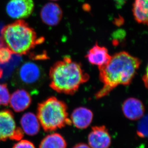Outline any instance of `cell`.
<instances>
[{
    "instance_id": "obj_9",
    "label": "cell",
    "mask_w": 148,
    "mask_h": 148,
    "mask_svg": "<svg viewBox=\"0 0 148 148\" xmlns=\"http://www.w3.org/2000/svg\"><path fill=\"white\" fill-rule=\"evenodd\" d=\"M63 16L61 7L56 3H48L42 7L40 17L42 22L49 26H55L60 22Z\"/></svg>"
},
{
    "instance_id": "obj_23",
    "label": "cell",
    "mask_w": 148,
    "mask_h": 148,
    "mask_svg": "<svg viewBox=\"0 0 148 148\" xmlns=\"http://www.w3.org/2000/svg\"><path fill=\"white\" fill-rule=\"evenodd\" d=\"M2 73H2V71H1V69H0V77H1V75H2Z\"/></svg>"
},
{
    "instance_id": "obj_8",
    "label": "cell",
    "mask_w": 148,
    "mask_h": 148,
    "mask_svg": "<svg viewBox=\"0 0 148 148\" xmlns=\"http://www.w3.org/2000/svg\"><path fill=\"white\" fill-rule=\"evenodd\" d=\"M88 142L91 148H108L111 143V137L106 126H95L88 135Z\"/></svg>"
},
{
    "instance_id": "obj_5",
    "label": "cell",
    "mask_w": 148,
    "mask_h": 148,
    "mask_svg": "<svg viewBox=\"0 0 148 148\" xmlns=\"http://www.w3.org/2000/svg\"><path fill=\"white\" fill-rule=\"evenodd\" d=\"M24 136L21 128L17 127L14 116L11 111H0V141L8 139L19 140Z\"/></svg>"
},
{
    "instance_id": "obj_17",
    "label": "cell",
    "mask_w": 148,
    "mask_h": 148,
    "mask_svg": "<svg viewBox=\"0 0 148 148\" xmlns=\"http://www.w3.org/2000/svg\"><path fill=\"white\" fill-rule=\"evenodd\" d=\"M139 120L137 125V135L141 138H146L148 136V116H143Z\"/></svg>"
},
{
    "instance_id": "obj_3",
    "label": "cell",
    "mask_w": 148,
    "mask_h": 148,
    "mask_svg": "<svg viewBox=\"0 0 148 148\" xmlns=\"http://www.w3.org/2000/svg\"><path fill=\"white\" fill-rule=\"evenodd\" d=\"M1 41L13 54H27L36 45L42 43L43 38H38L33 28L23 20H17L1 31Z\"/></svg>"
},
{
    "instance_id": "obj_13",
    "label": "cell",
    "mask_w": 148,
    "mask_h": 148,
    "mask_svg": "<svg viewBox=\"0 0 148 148\" xmlns=\"http://www.w3.org/2000/svg\"><path fill=\"white\" fill-rule=\"evenodd\" d=\"M111 57L106 48L100 46L97 44L88 51L86 56L90 63L98 67L106 64L110 60Z\"/></svg>"
},
{
    "instance_id": "obj_16",
    "label": "cell",
    "mask_w": 148,
    "mask_h": 148,
    "mask_svg": "<svg viewBox=\"0 0 148 148\" xmlns=\"http://www.w3.org/2000/svg\"><path fill=\"white\" fill-rule=\"evenodd\" d=\"M67 143L60 134L54 133L46 136L41 141L39 148H66Z\"/></svg>"
},
{
    "instance_id": "obj_7",
    "label": "cell",
    "mask_w": 148,
    "mask_h": 148,
    "mask_svg": "<svg viewBox=\"0 0 148 148\" xmlns=\"http://www.w3.org/2000/svg\"><path fill=\"white\" fill-rule=\"evenodd\" d=\"M34 8L33 0H10L6 6V12L11 18L23 20L32 14Z\"/></svg>"
},
{
    "instance_id": "obj_11",
    "label": "cell",
    "mask_w": 148,
    "mask_h": 148,
    "mask_svg": "<svg viewBox=\"0 0 148 148\" xmlns=\"http://www.w3.org/2000/svg\"><path fill=\"white\" fill-rule=\"evenodd\" d=\"M31 102L32 98L29 93L24 89H19L10 95L9 103L14 111L20 112L26 110Z\"/></svg>"
},
{
    "instance_id": "obj_19",
    "label": "cell",
    "mask_w": 148,
    "mask_h": 148,
    "mask_svg": "<svg viewBox=\"0 0 148 148\" xmlns=\"http://www.w3.org/2000/svg\"><path fill=\"white\" fill-rule=\"evenodd\" d=\"M13 54L8 48L5 46L0 47V64H3L8 62L12 58Z\"/></svg>"
},
{
    "instance_id": "obj_2",
    "label": "cell",
    "mask_w": 148,
    "mask_h": 148,
    "mask_svg": "<svg viewBox=\"0 0 148 148\" xmlns=\"http://www.w3.org/2000/svg\"><path fill=\"white\" fill-rule=\"evenodd\" d=\"M50 87L59 93L73 95L82 84L88 81L90 76L82 65L66 56L56 62L50 68Z\"/></svg>"
},
{
    "instance_id": "obj_6",
    "label": "cell",
    "mask_w": 148,
    "mask_h": 148,
    "mask_svg": "<svg viewBox=\"0 0 148 148\" xmlns=\"http://www.w3.org/2000/svg\"><path fill=\"white\" fill-rule=\"evenodd\" d=\"M41 69L33 62H26L18 69L16 80L23 86L32 87L40 84L43 78Z\"/></svg>"
},
{
    "instance_id": "obj_22",
    "label": "cell",
    "mask_w": 148,
    "mask_h": 148,
    "mask_svg": "<svg viewBox=\"0 0 148 148\" xmlns=\"http://www.w3.org/2000/svg\"><path fill=\"white\" fill-rule=\"evenodd\" d=\"M147 79H148V74H147V71H146V73L145 75H144L143 76V80L144 82V84H145V86L146 88L147 87V83H148V81H147Z\"/></svg>"
},
{
    "instance_id": "obj_24",
    "label": "cell",
    "mask_w": 148,
    "mask_h": 148,
    "mask_svg": "<svg viewBox=\"0 0 148 148\" xmlns=\"http://www.w3.org/2000/svg\"><path fill=\"white\" fill-rule=\"evenodd\" d=\"M50 1H59V0H50Z\"/></svg>"
},
{
    "instance_id": "obj_15",
    "label": "cell",
    "mask_w": 148,
    "mask_h": 148,
    "mask_svg": "<svg viewBox=\"0 0 148 148\" xmlns=\"http://www.w3.org/2000/svg\"><path fill=\"white\" fill-rule=\"evenodd\" d=\"M148 0H135L133 5L134 18L139 24L148 23Z\"/></svg>"
},
{
    "instance_id": "obj_18",
    "label": "cell",
    "mask_w": 148,
    "mask_h": 148,
    "mask_svg": "<svg viewBox=\"0 0 148 148\" xmlns=\"http://www.w3.org/2000/svg\"><path fill=\"white\" fill-rule=\"evenodd\" d=\"M10 94L5 84H0V106H7L9 103Z\"/></svg>"
},
{
    "instance_id": "obj_20",
    "label": "cell",
    "mask_w": 148,
    "mask_h": 148,
    "mask_svg": "<svg viewBox=\"0 0 148 148\" xmlns=\"http://www.w3.org/2000/svg\"><path fill=\"white\" fill-rule=\"evenodd\" d=\"M18 141L14 144L13 148H36L34 144L29 140L21 139Z\"/></svg>"
},
{
    "instance_id": "obj_14",
    "label": "cell",
    "mask_w": 148,
    "mask_h": 148,
    "mask_svg": "<svg viewBox=\"0 0 148 148\" xmlns=\"http://www.w3.org/2000/svg\"><path fill=\"white\" fill-rule=\"evenodd\" d=\"M20 124L23 132L28 135H36L40 129L38 116L32 112H27L22 116Z\"/></svg>"
},
{
    "instance_id": "obj_4",
    "label": "cell",
    "mask_w": 148,
    "mask_h": 148,
    "mask_svg": "<svg viewBox=\"0 0 148 148\" xmlns=\"http://www.w3.org/2000/svg\"><path fill=\"white\" fill-rule=\"evenodd\" d=\"M36 116L46 132H54L72 124L67 105L56 97H50L39 103Z\"/></svg>"
},
{
    "instance_id": "obj_10",
    "label": "cell",
    "mask_w": 148,
    "mask_h": 148,
    "mask_svg": "<svg viewBox=\"0 0 148 148\" xmlns=\"http://www.w3.org/2000/svg\"><path fill=\"white\" fill-rule=\"evenodd\" d=\"M122 110L125 117L131 120H139L144 116L145 113V107L143 102L134 97L125 100L122 106Z\"/></svg>"
},
{
    "instance_id": "obj_1",
    "label": "cell",
    "mask_w": 148,
    "mask_h": 148,
    "mask_svg": "<svg viewBox=\"0 0 148 148\" xmlns=\"http://www.w3.org/2000/svg\"><path fill=\"white\" fill-rule=\"evenodd\" d=\"M141 60L126 51L116 53L106 64L98 67L99 79L103 84L95 94L97 99L108 95L119 85H129L137 74Z\"/></svg>"
},
{
    "instance_id": "obj_12",
    "label": "cell",
    "mask_w": 148,
    "mask_h": 148,
    "mask_svg": "<svg viewBox=\"0 0 148 148\" xmlns=\"http://www.w3.org/2000/svg\"><path fill=\"white\" fill-rule=\"evenodd\" d=\"M72 124L80 130L86 129L90 125L93 113L90 109L85 107H79L73 111L70 117Z\"/></svg>"
},
{
    "instance_id": "obj_21",
    "label": "cell",
    "mask_w": 148,
    "mask_h": 148,
    "mask_svg": "<svg viewBox=\"0 0 148 148\" xmlns=\"http://www.w3.org/2000/svg\"><path fill=\"white\" fill-rule=\"evenodd\" d=\"M73 148H91L87 144L84 143H79L78 144H76L74 145Z\"/></svg>"
}]
</instances>
